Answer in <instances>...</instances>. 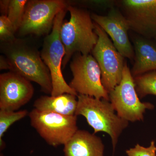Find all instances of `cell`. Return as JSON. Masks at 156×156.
<instances>
[{
    "label": "cell",
    "mask_w": 156,
    "mask_h": 156,
    "mask_svg": "<svg viewBox=\"0 0 156 156\" xmlns=\"http://www.w3.org/2000/svg\"><path fill=\"white\" fill-rule=\"evenodd\" d=\"M1 50L9 62L10 71L37 83L43 92L51 95L53 86L50 71L35 48L17 38L1 43Z\"/></svg>",
    "instance_id": "1"
},
{
    "label": "cell",
    "mask_w": 156,
    "mask_h": 156,
    "mask_svg": "<svg viewBox=\"0 0 156 156\" xmlns=\"http://www.w3.org/2000/svg\"><path fill=\"white\" fill-rule=\"evenodd\" d=\"M101 138L86 130H78L64 145V156H104Z\"/></svg>",
    "instance_id": "13"
},
{
    "label": "cell",
    "mask_w": 156,
    "mask_h": 156,
    "mask_svg": "<svg viewBox=\"0 0 156 156\" xmlns=\"http://www.w3.org/2000/svg\"><path fill=\"white\" fill-rule=\"evenodd\" d=\"M116 6L128 20L130 30L138 35L156 37V0L116 1Z\"/></svg>",
    "instance_id": "10"
},
{
    "label": "cell",
    "mask_w": 156,
    "mask_h": 156,
    "mask_svg": "<svg viewBox=\"0 0 156 156\" xmlns=\"http://www.w3.org/2000/svg\"><path fill=\"white\" fill-rule=\"evenodd\" d=\"M75 115H82L94 130V134L104 132L111 138L114 152L119 137L129 122L118 115L109 101L78 95Z\"/></svg>",
    "instance_id": "3"
},
{
    "label": "cell",
    "mask_w": 156,
    "mask_h": 156,
    "mask_svg": "<svg viewBox=\"0 0 156 156\" xmlns=\"http://www.w3.org/2000/svg\"><path fill=\"white\" fill-rule=\"evenodd\" d=\"M128 156H156V146L154 140L151 141L150 145L146 147L137 144L134 147L126 151Z\"/></svg>",
    "instance_id": "20"
},
{
    "label": "cell",
    "mask_w": 156,
    "mask_h": 156,
    "mask_svg": "<svg viewBox=\"0 0 156 156\" xmlns=\"http://www.w3.org/2000/svg\"><path fill=\"white\" fill-rule=\"evenodd\" d=\"M109 101L119 116L132 122L144 120L147 109H153L150 102H142L136 92L134 79L126 63L119 85L109 93Z\"/></svg>",
    "instance_id": "8"
},
{
    "label": "cell",
    "mask_w": 156,
    "mask_h": 156,
    "mask_svg": "<svg viewBox=\"0 0 156 156\" xmlns=\"http://www.w3.org/2000/svg\"><path fill=\"white\" fill-rule=\"evenodd\" d=\"M10 0H1L0 1V11L2 15L7 16Z\"/></svg>",
    "instance_id": "21"
},
{
    "label": "cell",
    "mask_w": 156,
    "mask_h": 156,
    "mask_svg": "<svg viewBox=\"0 0 156 156\" xmlns=\"http://www.w3.org/2000/svg\"><path fill=\"white\" fill-rule=\"evenodd\" d=\"M29 115L27 110L12 111L0 109V149L3 150L5 144L3 140V136L11 125L22 119Z\"/></svg>",
    "instance_id": "17"
},
{
    "label": "cell",
    "mask_w": 156,
    "mask_h": 156,
    "mask_svg": "<svg viewBox=\"0 0 156 156\" xmlns=\"http://www.w3.org/2000/svg\"><path fill=\"white\" fill-rule=\"evenodd\" d=\"M154 40H155V41H156V37H155V38H154Z\"/></svg>",
    "instance_id": "24"
},
{
    "label": "cell",
    "mask_w": 156,
    "mask_h": 156,
    "mask_svg": "<svg viewBox=\"0 0 156 156\" xmlns=\"http://www.w3.org/2000/svg\"><path fill=\"white\" fill-rule=\"evenodd\" d=\"M76 97L68 93L56 96L44 95L35 100L34 106L41 111L51 112L63 115H75L78 105Z\"/></svg>",
    "instance_id": "15"
},
{
    "label": "cell",
    "mask_w": 156,
    "mask_h": 156,
    "mask_svg": "<svg viewBox=\"0 0 156 156\" xmlns=\"http://www.w3.org/2000/svg\"><path fill=\"white\" fill-rule=\"evenodd\" d=\"M14 27L7 16H0V40L1 43H8L14 41L17 38Z\"/></svg>",
    "instance_id": "19"
},
{
    "label": "cell",
    "mask_w": 156,
    "mask_h": 156,
    "mask_svg": "<svg viewBox=\"0 0 156 156\" xmlns=\"http://www.w3.org/2000/svg\"><path fill=\"white\" fill-rule=\"evenodd\" d=\"M68 5L62 0L28 1L18 30L19 34L48 35L52 30L56 15Z\"/></svg>",
    "instance_id": "9"
},
{
    "label": "cell",
    "mask_w": 156,
    "mask_h": 156,
    "mask_svg": "<svg viewBox=\"0 0 156 156\" xmlns=\"http://www.w3.org/2000/svg\"><path fill=\"white\" fill-rule=\"evenodd\" d=\"M30 81L13 72L0 75V109L16 111L32 98Z\"/></svg>",
    "instance_id": "12"
},
{
    "label": "cell",
    "mask_w": 156,
    "mask_h": 156,
    "mask_svg": "<svg viewBox=\"0 0 156 156\" xmlns=\"http://www.w3.org/2000/svg\"><path fill=\"white\" fill-rule=\"evenodd\" d=\"M92 20L100 26L109 37L120 54L131 61H134V47L131 44L128 30L130 28L126 17L116 6L109 10L105 16L91 14Z\"/></svg>",
    "instance_id": "11"
},
{
    "label": "cell",
    "mask_w": 156,
    "mask_h": 156,
    "mask_svg": "<svg viewBox=\"0 0 156 156\" xmlns=\"http://www.w3.org/2000/svg\"><path fill=\"white\" fill-rule=\"evenodd\" d=\"M0 69H9L10 66L6 57L3 55H1L0 57Z\"/></svg>",
    "instance_id": "22"
},
{
    "label": "cell",
    "mask_w": 156,
    "mask_h": 156,
    "mask_svg": "<svg viewBox=\"0 0 156 156\" xmlns=\"http://www.w3.org/2000/svg\"><path fill=\"white\" fill-rule=\"evenodd\" d=\"M134 79L140 98L148 95H156V70L146 73Z\"/></svg>",
    "instance_id": "16"
},
{
    "label": "cell",
    "mask_w": 156,
    "mask_h": 156,
    "mask_svg": "<svg viewBox=\"0 0 156 156\" xmlns=\"http://www.w3.org/2000/svg\"><path fill=\"white\" fill-rule=\"evenodd\" d=\"M67 11V8L56 15L52 30L44 39L40 53L42 60L50 71L53 86L50 95L52 96H58L65 93L78 95L67 83L62 72V60L66 51L60 38V29Z\"/></svg>",
    "instance_id": "4"
},
{
    "label": "cell",
    "mask_w": 156,
    "mask_h": 156,
    "mask_svg": "<svg viewBox=\"0 0 156 156\" xmlns=\"http://www.w3.org/2000/svg\"><path fill=\"white\" fill-rule=\"evenodd\" d=\"M27 2V0H10L7 16L16 31L21 25Z\"/></svg>",
    "instance_id": "18"
},
{
    "label": "cell",
    "mask_w": 156,
    "mask_h": 156,
    "mask_svg": "<svg viewBox=\"0 0 156 156\" xmlns=\"http://www.w3.org/2000/svg\"><path fill=\"white\" fill-rule=\"evenodd\" d=\"M31 126L49 145H63L78 131L77 116L63 115L35 108L29 113Z\"/></svg>",
    "instance_id": "5"
},
{
    "label": "cell",
    "mask_w": 156,
    "mask_h": 156,
    "mask_svg": "<svg viewBox=\"0 0 156 156\" xmlns=\"http://www.w3.org/2000/svg\"><path fill=\"white\" fill-rule=\"evenodd\" d=\"M0 156H3V154H0Z\"/></svg>",
    "instance_id": "23"
},
{
    "label": "cell",
    "mask_w": 156,
    "mask_h": 156,
    "mask_svg": "<svg viewBox=\"0 0 156 156\" xmlns=\"http://www.w3.org/2000/svg\"><path fill=\"white\" fill-rule=\"evenodd\" d=\"M94 30L98 40L91 53L99 65L101 83L109 94L122 80L126 62L108 35L95 23Z\"/></svg>",
    "instance_id": "6"
},
{
    "label": "cell",
    "mask_w": 156,
    "mask_h": 156,
    "mask_svg": "<svg viewBox=\"0 0 156 156\" xmlns=\"http://www.w3.org/2000/svg\"><path fill=\"white\" fill-rule=\"evenodd\" d=\"M134 63L131 70L133 77L156 70V41L138 35L132 40Z\"/></svg>",
    "instance_id": "14"
},
{
    "label": "cell",
    "mask_w": 156,
    "mask_h": 156,
    "mask_svg": "<svg viewBox=\"0 0 156 156\" xmlns=\"http://www.w3.org/2000/svg\"><path fill=\"white\" fill-rule=\"evenodd\" d=\"M67 10L70 17L69 21H63L60 33L66 51L63 68L75 53L85 55L91 53L98 40L94 30L95 23L89 11L70 5H68Z\"/></svg>",
    "instance_id": "2"
},
{
    "label": "cell",
    "mask_w": 156,
    "mask_h": 156,
    "mask_svg": "<svg viewBox=\"0 0 156 156\" xmlns=\"http://www.w3.org/2000/svg\"><path fill=\"white\" fill-rule=\"evenodd\" d=\"M73 78L69 87L78 95L109 101V94L101 81V71L92 55L76 53L70 64Z\"/></svg>",
    "instance_id": "7"
}]
</instances>
